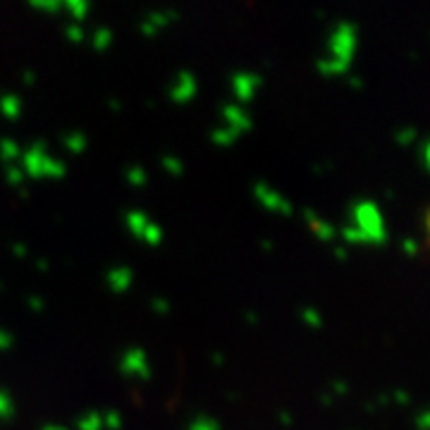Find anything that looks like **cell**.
<instances>
[{"label": "cell", "instance_id": "6da1fadb", "mask_svg": "<svg viewBox=\"0 0 430 430\" xmlns=\"http://www.w3.org/2000/svg\"><path fill=\"white\" fill-rule=\"evenodd\" d=\"M17 165L29 179H62L67 175V162L53 155V151L43 141H34L27 148H22Z\"/></svg>", "mask_w": 430, "mask_h": 430}, {"label": "cell", "instance_id": "7a4b0ae2", "mask_svg": "<svg viewBox=\"0 0 430 430\" xmlns=\"http://www.w3.org/2000/svg\"><path fill=\"white\" fill-rule=\"evenodd\" d=\"M118 370L127 380L148 382L153 377V366H151L148 352L144 347H127L118 359Z\"/></svg>", "mask_w": 430, "mask_h": 430}, {"label": "cell", "instance_id": "3957f363", "mask_svg": "<svg viewBox=\"0 0 430 430\" xmlns=\"http://www.w3.org/2000/svg\"><path fill=\"white\" fill-rule=\"evenodd\" d=\"M265 79L261 77L258 72H247V69H242V72H232L230 74V91L232 96H235V103H251L256 96H258V91L263 89Z\"/></svg>", "mask_w": 430, "mask_h": 430}, {"label": "cell", "instance_id": "277c9868", "mask_svg": "<svg viewBox=\"0 0 430 430\" xmlns=\"http://www.w3.org/2000/svg\"><path fill=\"white\" fill-rule=\"evenodd\" d=\"M199 94V79H196L194 72L189 69H182V72L175 74V79L170 81L167 86V98H170L175 106H187Z\"/></svg>", "mask_w": 430, "mask_h": 430}, {"label": "cell", "instance_id": "5b68a950", "mask_svg": "<svg viewBox=\"0 0 430 430\" xmlns=\"http://www.w3.org/2000/svg\"><path fill=\"white\" fill-rule=\"evenodd\" d=\"M220 125L228 127L230 132H235L237 137H244L254 130V120H251V113L247 108L240 106V103L230 101L220 108Z\"/></svg>", "mask_w": 430, "mask_h": 430}, {"label": "cell", "instance_id": "8992f818", "mask_svg": "<svg viewBox=\"0 0 430 430\" xmlns=\"http://www.w3.org/2000/svg\"><path fill=\"white\" fill-rule=\"evenodd\" d=\"M251 194L256 203H258L263 211L268 213H280V215H289L292 213V203L289 199H284L277 189H272L268 182H256L251 187Z\"/></svg>", "mask_w": 430, "mask_h": 430}, {"label": "cell", "instance_id": "52a82bcc", "mask_svg": "<svg viewBox=\"0 0 430 430\" xmlns=\"http://www.w3.org/2000/svg\"><path fill=\"white\" fill-rule=\"evenodd\" d=\"M177 20H179V13L172 8L153 10V13L144 15V20L139 22V34H141L144 39H155V36H160L167 27L175 25Z\"/></svg>", "mask_w": 430, "mask_h": 430}, {"label": "cell", "instance_id": "ba28073f", "mask_svg": "<svg viewBox=\"0 0 430 430\" xmlns=\"http://www.w3.org/2000/svg\"><path fill=\"white\" fill-rule=\"evenodd\" d=\"M134 284V270L130 265H113L106 270V287L113 294H125Z\"/></svg>", "mask_w": 430, "mask_h": 430}, {"label": "cell", "instance_id": "9c48e42d", "mask_svg": "<svg viewBox=\"0 0 430 430\" xmlns=\"http://www.w3.org/2000/svg\"><path fill=\"white\" fill-rule=\"evenodd\" d=\"M125 228L130 232L132 237H137V240H141L144 230L148 228L151 218L146 211H141V208H130V211H125Z\"/></svg>", "mask_w": 430, "mask_h": 430}, {"label": "cell", "instance_id": "30bf717a", "mask_svg": "<svg viewBox=\"0 0 430 430\" xmlns=\"http://www.w3.org/2000/svg\"><path fill=\"white\" fill-rule=\"evenodd\" d=\"M60 144H62V148H65V153L81 155V153H86V148H89V137H86L84 132L74 130V132H67V134H62Z\"/></svg>", "mask_w": 430, "mask_h": 430}, {"label": "cell", "instance_id": "8fae6325", "mask_svg": "<svg viewBox=\"0 0 430 430\" xmlns=\"http://www.w3.org/2000/svg\"><path fill=\"white\" fill-rule=\"evenodd\" d=\"M22 110H25V103L17 94H3L0 96V115L5 120H20Z\"/></svg>", "mask_w": 430, "mask_h": 430}, {"label": "cell", "instance_id": "7c38bea8", "mask_svg": "<svg viewBox=\"0 0 430 430\" xmlns=\"http://www.w3.org/2000/svg\"><path fill=\"white\" fill-rule=\"evenodd\" d=\"M20 155H22V146L15 137H0V160H3L5 165L20 162Z\"/></svg>", "mask_w": 430, "mask_h": 430}, {"label": "cell", "instance_id": "4fadbf2b", "mask_svg": "<svg viewBox=\"0 0 430 430\" xmlns=\"http://www.w3.org/2000/svg\"><path fill=\"white\" fill-rule=\"evenodd\" d=\"M115 43V32L110 27H96L94 34H91V48L96 50V53H106L110 46Z\"/></svg>", "mask_w": 430, "mask_h": 430}, {"label": "cell", "instance_id": "5bb4252c", "mask_svg": "<svg viewBox=\"0 0 430 430\" xmlns=\"http://www.w3.org/2000/svg\"><path fill=\"white\" fill-rule=\"evenodd\" d=\"M62 10L69 15V22H77V25H81V22H84L91 13V3H89V0H65V3H62Z\"/></svg>", "mask_w": 430, "mask_h": 430}, {"label": "cell", "instance_id": "9a60e30c", "mask_svg": "<svg viewBox=\"0 0 430 430\" xmlns=\"http://www.w3.org/2000/svg\"><path fill=\"white\" fill-rule=\"evenodd\" d=\"M74 430H106L103 428V414L101 411H84L74 418Z\"/></svg>", "mask_w": 430, "mask_h": 430}, {"label": "cell", "instance_id": "2e32d148", "mask_svg": "<svg viewBox=\"0 0 430 430\" xmlns=\"http://www.w3.org/2000/svg\"><path fill=\"white\" fill-rule=\"evenodd\" d=\"M17 416V402L8 390H0V423H10Z\"/></svg>", "mask_w": 430, "mask_h": 430}, {"label": "cell", "instance_id": "e0dca14e", "mask_svg": "<svg viewBox=\"0 0 430 430\" xmlns=\"http://www.w3.org/2000/svg\"><path fill=\"white\" fill-rule=\"evenodd\" d=\"M125 179H127V184L130 187H134V189H144L148 184V172L144 170L141 165H130L125 170Z\"/></svg>", "mask_w": 430, "mask_h": 430}, {"label": "cell", "instance_id": "ac0fdd59", "mask_svg": "<svg viewBox=\"0 0 430 430\" xmlns=\"http://www.w3.org/2000/svg\"><path fill=\"white\" fill-rule=\"evenodd\" d=\"M25 182H27V177H25V172H22V167L17 165H5V184H8L10 189H15V191H22L25 189Z\"/></svg>", "mask_w": 430, "mask_h": 430}, {"label": "cell", "instance_id": "d6986e66", "mask_svg": "<svg viewBox=\"0 0 430 430\" xmlns=\"http://www.w3.org/2000/svg\"><path fill=\"white\" fill-rule=\"evenodd\" d=\"M160 167L172 177H182L184 175V160L177 153H165L160 158Z\"/></svg>", "mask_w": 430, "mask_h": 430}, {"label": "cell", "instance_id": "ffe728a7", "mask_svg": "<svg viewBox=\"0 0 430 430\" xmlns=\"http://www.w3.org/2000/svg\"><path fill=\"white\" fill-rule=\"evenodd\" d=\"M139 242H144L151 249L160 247V244H162V228H160L158 223H155V220H151L148 228L144 230V235H141V240H139Z\"/></svg>", "mask_w": 430, "mask_h": 430}, {"label": "cell", "instance_id": "44dd1931", "mask_svg": "<svg viewBox=\"0 0 430 430\" xmlns=\"http://www.w3.org/2000/svg\"><path fill=\"white\" fill-rule=\"evenodd\" d=\"M29 8L39 10V13H46V15L62 13V3H60V0H29Z\"/></svg>", "mask_w": 430, "mask_h": 430}, {"label": "cell", "instance_id": "7402d4cb", "mask_svg": "<svg viewBox=\"0 0 430 430\" xmlns=\"http://www.w3.org/2000/svg\"><path fill=\"white\" fill-rule=\"evenodd\" d=\"M187 430H223V426H220L218 421H215L213 416H194L189 421V428Z\"/></svg>", "mask_w": 430, "mask_h": 430}, {"label": "cell", "instance_id": "603a6c76", "mask_svg": "<svg viewBox=\"0 0 430 430\" xmlns=\"http://www.w3.org/2000/svg\"><path fill=\"white\" fill-rule=\"evenodd\" d=\"M148 309L155 313V316H167L172 311V301L165 299V296H151L148 299Z\"/></svg>", "mask_w": 430, "mask_h": 430}, {"label": "cell", "instance_id": "cb8c5ba5", "mask_svg": "<svg viewBox=\"0 0 430 430\" xmlns=\"http://www.w3.org/2000/svg\"><path fill=\"white\" fill-rule=\"evenodd\" d=\"M62 34H65V39L69 41V43H81V41L86 39L84 27L77 25V22H67L65 29H62Z\"/></svg>", "mask_w": 430, "mask_h": 430}, {"label": "cell", "instance_id": "d4e9b609", "mask_svg": "<svg viewBox=\"0 0 430 430\" xmlns=\"http://www.w3.org/2000/svg\"><path fill=\"white\" fill-rule=\"evenodd\" d=\"M103 414V428L106 430H122V414L115 409L110 411H101Z\"/></svg>", "mask_w": 430, "mask_h": 430}, {"label": "cell", "instance_id": "484cf974", "mask_svg": "<svg viewBox=\"0 0 430 430\" xmlns=\"http://www.w3.org/2000/svg\"><path fill=\"white\" fill-rule=\"evenodd\" d=\"M15 342H17V337H15L13 330L0 325V352H10L15 347Z\"/></svg>", "mask_w": 430, "mask_h": 430}, {"label": "cell", "instance_id": "4316f807", "mask_svg": "<svg viewBox=\"0 0 430 430\" xmlns=\"http://www.w3.org/2000/svg\"><path fill=\"white\" fill-rule=\"evenodd\" d=\"M27 306H29V311H34V313H41V311L46 309V301H43V296L29 294V296H27Z\"/></svg>", "mask_w": 430, "mask_h": 430}, {"label": "cell", "instance_id": "83f0119b", "mask_svg": "<svg viewBox=\"0 0 430 430\" xmlns=\"http://www.w3.org/2000/svg\"><path fill=\"white\" fill-rule=\"evenodd\" d=\"M10 251H13V256H17V258H25V256L29 254V249H27L25 242H15L13 247H10Z\"/></svg>", "mask_w": 430, "mask_h": 430}, {"label": "cell", "instance_id": "f1b7e54d", "mask_svg": "<svg viewBox=\"0 0 430 430\" xmlns=\"http://www.w3.org/2000/svg\"><path fill=\"white\" fill-rule=\"evenodd\" d=\"M22 84L25 86L36 84V72H34V69H25V72H22Z\"/></svg>", "mask_w": 430, "mask_h": 430}, {"label": "cell", "instance_id": "f546056e", "mask_svg": "<svg viewBox=\"0 0 430 430\" xmlns=\"http://www.w3.org/2000/svg\"><path fill=\"white\" fill-rule=\"evenodd\" d=\"M41 430H69L67 426H60V423H43Z\"/></svg>", "mask_w": 430, "mask_h": 430}, {"label": "cell", "instance_id": "4dcf8cb0", "mask_svg": "<svg viewBox=\"0 0 430 430\" xmlns=\"http://www.w3.org/2000/svg\"><path fill=\"white\" fill-rule=\"evenodd\" d=\"M34 265H36V268H39L41 272H46V270H48V261H46V258L36 261V263H34Z\"/></svg>", "mask_w": 430, "mask_h": 430}, {"label": "cell", "instance_id": "1f68e13d", "mask_svg": "<svg viewBox=\"0 0 430 430\" xmlns=\"http://www.w3.org/2000/svg\"><path fill=\"white\" fill-rule=\"evenodd\" d=\"M244 321L251 323V325H256V323H258V316H256V313H247V316H244Z\"/></svg>", "mask_w": 430, "mask_h": 430}, {"label": "cell", "instance_id": "d6a6232c", "mask_svg": "<svg viewBox=\"0 0 430 430\" xmlns=\"http://www.w3.org/2000/svg\"><path fill=\"white\" fill-rule=\"evenodd\" d=\"M211 359H213V363H215V366H223V361H225V359H223V354H213Z\"/></svg>", "mask_w": 430, "mask_h": 430}, {"label": "cell", "instance_id": "836d02e7", "mask_svg": "<svg viewBox=\"0 0 430 430\" xmlns=\"http://www.w3.org/2000/svg\"><path fill=\"white\" fill-rule=\"evenodd\" d=\"M108 106H110V110H122V103L120 101H110Z\"/></svg>", "mask_w": 430, "mask_h": 430}, {"label": "cell", "instance_id": "e575fe53", "mask_svg": "<svg viewBox=\"0 0 430 430\" xmlns=\"http://www.w3.org/2000/svg\"><path fill=\"white\" fill-rule=\"evenodd\" d=\"M261 247H263V251H270V247H272V242H261Z\"/></svg>", "mask_w": 430, "mask_h": 430}, {"label": "cell", "instance_id": "d590c367", "mask_svg": "<svg viewBox=\"0 0 430 430\" xmlns=\"http://www.w3.org/2000/svg\"><path fill=\"white\" fill-rule=\"evenodd\" d=\"M3 289H5V282H3V280H0V292H3Z\"/></svg>", "mask_w": 430, "mask_h": 430}]
</instances>
